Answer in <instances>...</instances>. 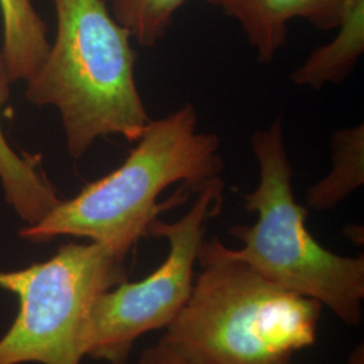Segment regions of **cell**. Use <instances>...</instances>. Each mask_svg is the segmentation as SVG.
<instances>
[{
  "label": "cell",
  "mask_w": 364,
  "mask_h": 364,
  "mask_svg": "<svg viewBox=\"0 0 364 364\" xmlns=\"http://www.w3.org/2000/svg\"><path fill=\"white\" fill-rule=\"evenodd\" d=\"M195 105L185 103L166 117L150 120L126 161L88 183L19 236L48 243L60 236L85 237L129 254L150 235L158 216L188 200L189 192L220 177V139L197 131Z\"/></svg>",
  "instance_id": "cell-1"
},
{
  "label": "cell",
  "mask_w": 364,
  "mask_h": 364,
  "mask_svg": "<svg viewBox=\"0 0 364 364\" xmlns=\"http://www.w3.org/2000/svg\"><path fill=\"white\" fill-rule=\"evenodd\" d=\"M203 272L161 343L198 364H290L316 341L323 305L232 259L218 239L203 242Z\"/></svg>",
  "instance_id": "cell-2"
},
{
  "label": "cell",
  "mask_w": 364,
  "mask_h": 364,
  "mask_svg": "<svg viewBox=\"0 0 364 364\" xmlns=\"http://www.w3.org/2000/svg\"><path fill=\"white\" fill-rule=\"evenodd\" d=\"M53 3L57 37L38 73L26 82L27 100L58 109L75 159L108 135L136 142L151 119L136 85L130 31L105 0Z\"/></svg>",
  "instance_id": "cell-3"
},
{
  "label": "cell",
  "mask_w": 364,
  "mask_h": 364,
  "mask_svg": "<svg viewBox=\"0 0 364 364\" xmlns=\"http://www.w3.org/2000/svg\"><path fill=\"white\" fill-rule=\"evenodd\" d=\"M251 149L259 182L245 195V207L257 212L254 225H235L230 234L243 243L223 251L245 262L266 279L299 296L316 299L347 326L362 324L364 257H344L323 247L306 228L308 209L296 201L293 168L279 117L254 132Z\"/></svg>",
  "instance_id": "cell-4"
},
{
  "label": "cell",
  "mask_w": 364,
  "mask_h": 364,
  "mask_svg": "<svg viewBox=\"0 0 364 364\" xmlns=\"http://www.w3.org/2000/svg\"><path fill=\"white\" fill-rule=\"evenodd\" d=\"M129 254L102 243H68L50 259L0 272L19 312L0 338V364H80L95 299L126 281Z\"/></svg>",
  "instance_id": "cell-5"
},
{
  "label": "cell",
  "mask_w": 364,
  "mask_h": 364,
  "mask_svg": "<svg viewBox=\"0 0 364 364\" xmlns=\"http://www.w3.org/2000/svg\"><path fill=\"white\" fill-rule=\"evenodd\" d=\"M223 193L224 181L218 177L197 191L181 219L151 224L149 234L169 242L168 258L142 281H123L95 299L82 335L84 358L126 364L138 338L169 326L191 296L205 227L220 213Z\"/></svg>",
  "instance_id": "cell-6"
},
{
  "label": "cell",
  "mask_w": 364,
  "mask_h": 364,
  "mask_svg": "<svg viewBox=\"0 0 364 364\" xmlns=\"http://www.w3.org/2000/svg\"><path fill=\"white\" fill-rule=\"evenodd\" d=\"M240 23L260 64L273 63L287 45V25L306 21L318 30L338 28L352 0H207Z\"/></svg>",
  "instance_id": "cell-7"
},
{
  "label": "cell",
  "mask_w": 364,
  "mask_h": 364,
  "mask_svg": "<svg viewBox=\"0 0 364 364\" xmlns=\"http://www.w3.org/2000/svg\"><path fill=\"white\" fill-rule=\"evenodd\" d=\"M11 80L0 54V111L9 102ZM0 182L7 204L26 225L42 220L61 198L48 178L38 170V161L19 156L1 130L0 122Z\"/></svg>",
  "instance_id": "cell-8"
},
{
  "label": "cell",
  "mask_w": 364,
  "mask_h": 364,
  "mask_svg": "<svg viewBox=\"0 0 364 364\" xmlns=\"http://www.w3.org/2000/svg\"><path fill=\"white\" fill-rule=\"evenodd\" d=\"M338 28L335 38L316 48L291 73L293 84L323 90L351 75L364 53V0H352Z\"/></svg>",
  "instance_id": "cell-9"
},
{
  "label": "cell",
  "mask_w": 364,
  "mask_h": 364,
  "mask_svg": "<svg viewBox=\"0 0 364 364\" xmlns=\"http://www.w3.org/2000/svg\"><path fill=\"white\" fill-rule=\"evenodd\" d=\"M3 21L1 57L11 82L30 81L50 52L48 27L33 0H0Z\"/></svg>",
  "instance_id": "cell-10"
},
{
  "label": "cell",
  "mask_w": 364,
  "mask_h": 364,
  "mask_svg": "<svg viewBox=\"0 0 364 364\" xmlns=\"http://www.w3.org/2000/svg\"><path fill=\"white\" fill-rule=\"evenodd\" d=\"M364 183V126L341 129L332 135V169L306 193L309 208H335Z\"/></svg>",
  "instance_id": "cell-11"
},
{
  "label": "cell",
  "mask_w": 364,
  "mask_h": 364,
  "mask_svg": "<svg viewBox=\"0 0 364 364\" xmlns=\"http://www.w3.org/2000/svg\"><path fill=\"white\" fill-rule=\"evenodd\" d=\"M188 0H108L109 11L144 48H154Z\"/></svg>",
  "instance_id": "cell-12"
},
{
  "label": "cell",
  "mask_w": 364,
  "mask_h": 364,
  "mask_svg": "<svg viewBox=\"0 0 364 364\" xmlns=\"http://www.w3.org/2000/svg\"><path fill=\"white\" fill-rule=\"evenodd\" d=\"M138 364H198L191 362L178 353L170 350L164 343H158L154 347L147 348L139 358Z\"/></svg>",
  "instance_id": "cell-13"
},
{
  "label": "cell",
  "mask_w": 364,
  "mask_h": 364,
  "mask_svg": "<svg viewBox=\"0 0 364 364\" xmlns=\"http://www.w3.org/2000/svg\"><path fill=\"white\" fill-rule=\"evenodd\" d=\"M350 364H364L363 344L358 346L355 351L352 352Z\"/></svg>",
  "instance_id": "cell-14"
}]
</instances>
